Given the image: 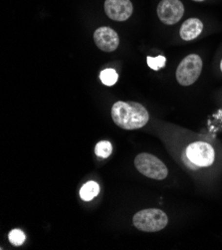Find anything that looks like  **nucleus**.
<instances>
[{"instance_id": "1", "label": "nucleus", "mask_w": 222, "mask_h": 250, "mask_svg": "<svg viewBox=\"0 0 222 250\" xmlns=\"http://www.w3.org/2000/svg\"><path fill=\"white\" fill-rule=\"evenodd\" d=\"M112 118L118 127L137 130L144 127L150 116L146 109L135 102H117L112 108Z\"/></svg>"}, {"instance_id": "2", "label": "nucleus", "mask_w": 222, "mask_h": 250, "mask_svg": "<svg viewBox=\"0 0 222 250\" xmlns=\"http://www.w3.org/2000/svg\"><path fill=\"white\" fill-rule=\"evenodd\" d=\"M134 226L145 232H157L163 229L168 222L166 214L158 208L143 209L137 212L133 218Z\"/></svg>"}, {"instance_id": "3", "label": "nucleus", "mask_w": 222, "mask_h": 250, "mask_svg": "<svg viewBox=\"0 0 222 250\" xmlns=\"http://www.w3.org/2000/svg\"><path fill=\"white\" fill-rule=\"evenodd\" d=\"M135 166L143 176L154 180H164L167 177V168L165 165L157 157L142 153L136 157Z\"/></svg>"}, {"instance_id": "4", "label": "nucleus", "mask_w": 222, "mask_h": 250, "mask_svg": "<svg viewBox=\"0 0 222 250\" xmlns=\"http://www.w3.org/2000/svg\"><path fill=\"white\" fill-rule=\"evenodd\" d=\"M202 70V60L199 55L186 56L179 65L177 70V80L182 86H190L197 79Z\"/></svg>"}, {"instance_id": "5", "label": "nucleus", "mask_w": 222, "mask_h": 250, "mask_svg": "<svg viewBox=\"0 0 222 250\" xmlns=\"http://www.w3.org/2000/svg\"><path fill=\"white\" fill-rule=\"evenodd\" d=\"M185 156L196 167H209L215 159L213 147L204 142L190 144L186 147Z\"/></svg>"}, {"instance_id": "6", "label": "nucleus", "mask_w": 222, "mask_h": 250, "mask_svg": "<svg viewBox=\"0 0 222 250\" xmlns=\"http://www.w3.org/2000/svg\"><path fill=\"white\" fill-rule=\"evenodd\" d=\"M157 12L162 23L172 25L182 19L184 9L180 0H162L158 5Z\"/></svg>"}, {"instance_id": "7", "label": "nucleus", "mask_w": 222, "mask_h": 250, "mask_svg": "<svg viewBox=\"0 0 222 250\" xmlns=\"http://www.w3.org/2000/svg\"><path fill=\"white\" fill-rule=\"evenodd\" d=\"M105 11L115 21H126L133 13V4L130 0H106Z\"/></svg>"}, {"instance_id": "8", "label": "nucleus", "mask_w": 222, "mask_h": 250, "mask_svg": "<svg viewBox=\"0 0 222 250\" xmlns=\"http://www.w3.org/2000/svg\"><path fill=\"white\" fill-rule=\"evenodd\" d=\"M94 41L99 49L105 52H112L119 46L118 33L110 27H100L94 33Z\"/></svg>"}, {"instance_id": "9", "label": "nucleus", "mask_w": 222, "mask_h": 250, "mask_svg": "<svg viewBox=\"0 0 222 250\" xmlns=\"http://www.w3.org/2000/svg\"><path fill=\"white\" fill-rule=\"evenodd\" d=\"M203 29L202 22L197 18L187 19L181 28V37L184 41H190L199 36Z\"/></svg>"}, {"instance_id": "10", "label": "nucleus", "mask_w": 222, "mask_h": 250, "mask_svg": "<svg viewBox=\"0 0 222 250\" xmlns=\"http://www.w3.org/2000/svg\"><path fill=\"white\" fill-rule=\"evenodd\" d=\"M99 191H100V188H99V185L97 183L88 182L81 188L80 196L83 201L89 202V201H92L95 196L98 195Z\"/></svg>"}, {"instance_id": "11", "label": "nucleus", "mask_w": 222, "mask_h": 250, "mask_svg": "<svg viewBox=\"0 0 222 250\" xmlns=\"http://www.w3.org/2000/svg\"><path fill=\"white\" fill-rule=\"evenodd\" d=\"M95 153L98 157L107 159L112 154V145L108 141L99 142L95 147Z\"/></svg>"}, {"instance_id": "12", "label": "nucleus", "mask_w": 222, "mask_h": 250, "mask_svg": "<svg viewBox=\"0 0 222 250\" xmlns=\"http://www.w3.org/2000/svg\"><path fill=\"white\" fill-rule=\"evenodd\" d=\"M101 81L106 86H113L118 81V73L114 69H105L100 75Z\"/></svg>"}, {"instance_id": "13", "label": "nucleus", "mask_w": 222, "mask_h": 250, "mask_svg": "<svg viewBox=\"0 0 222 250\" xmlns=\"http://www.w3.org/2000/svg\"><path fill=\"white\" fill-rule=\"evenodd\" d=\"M9 241L14 246H20L25 240V234H24L20 229H13L10 231L8 235Z\"/></svg>"}, {"instance_id": "14", "label": "nucleus", "mask_w": 222, "mask_h": 250, "mask_svg": "<svg viewBox=\"0 0 222 250\" xmlns=\"http://www.w3.org/2000/svg\"><path fill=\"white\" fill-rule=\"evenodd\" d=\"M147 65L150 66L153 70H160L165 66L166 59L163 56H158V57H147Z\"/></svg>"}, {"instance_id": "15", "label": "nucleus", "mask_w": 222, "mask_h": 250, "mask_svg": "<svg viewBox=\"0 0 222 250\" xmlns=\"http://www.w3.org/2000/svg\"><path fill=\"white\" fill-rule=\"evenodd\" d=\"M220 69H221V72H222V60H221V62H220Z\"/></svg>"}, {"instance_id": "16", "label": "nucleus", "mask_w": 222, "mask_h": 250, "mask_svg": "<svg viewBox=\"0 0 222 250\" xmlns=\"http://www.w3.org/2000/svg\"><path fill=\"white\" fill-rule=\"evenodd\" d=\"M194 1H199V2H201V1H203V0H194Z\"/></svg>"}]
</instances>
